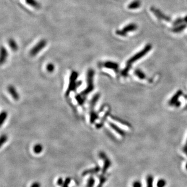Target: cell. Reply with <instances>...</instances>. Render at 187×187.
Here are the masks:
<instances>
[{
  "mask_svg": "<svg viewBox=\"0 0 187 187\" xmlns=\"http://www.w3.org/2000/svg\"><path fill=\"white\" fill-rule=\"evenodd\" d=\"M151 48H152V45L151 44H147V45L144 48L142 49V51H140L138 53L136 54L135 55L131 57L127 62L126 65L131 67L132 64L136 62L137 60H138L139 59L142 58V57H144L149 51H151Z\"/></svg>",
  "mask_w": 187,
  "mask_h": 187,
  "instance_id": "1",
  "label": "cell"
},
{
  "mask_svg": "<svg viewBox=\"0 0 187 187\" xmlns=\"http://www.w3.org/2000/svg\"><path fill=\"white\" fill-rule=\"evenodd\" d=\"M8 56V53L7 51L6 50L5 47H4L3 46H1V64H4Z\"/></svg>",
  "mask_w": 187,
  "mask_h": 187,
  "instance_id": "10",
  "label": "cell"
},
{
  "mask_svg": "<svg viewBox=\"0 0 187 187\" xmlns=\"http://www.w3.org/2000/svg\"><path fill=\"white\" fill-rule=\"evenodd\" d=\"M182 91H178L176 93L171 97V99L168 102V104L171 106H175L177 102H178V99L182 95Z\"/></svg>",
  "mask_w": 187,
  "mask_h": 187,
  "instance_id": "9",
  "label": "cell"
},
{
  "mask_svg": "<svg viewBox=\"0 0 187 187\" xmlns=\"http://www.w3.org/2000/svg\"><path fill=\"white\" fill-rule=\"evenodd\" d=\"M46 69H47V70L48 71V72H53L54 70L55 69V67H54L53 64H47Z\"/></svg>",
  "mask_w": 187,
  "mask_h": 187,
  "instance_id": "29",
  "label": "cell"
},
{
  "mask_svg": "<svg viewBox=\"0 0 187 187\" xmlns=\"http://www.w3.org/2000/svg\"><path fill=\"white\" fill-rule=\"evenodd\" d=\"M100 97V95L97 94L95 95L93 98L91 100V103H90V109H91V113H93L94 112V108L95 106V104H96L97 102H98V99Z\"/></svg>",
  "mask_w": 187,
  "mask_h": 187,
  "instance_id": "15",
  "label": "cell"
},
{
  "mask_svg": "<svg viewBox=\"0 0 187 187\" xmlns=\"http://www.w3.org/2000/svg\"><path fill=\"white\" fill-rule=\"evenodd\" d=\"M99 157L102 159V160H104V166L102 169V174L104 175L107 172V170L109 168L110 166L111 165V161L107 157V155L104 152L99 153Z\"/></svg>",
  "mask_w": 187,
  "mask_h": 187,
  "instance_id": "7",
  "label": "cell"
},
{
  "mask_svg": "<svg viewBox=\"0 0 187 187\" xmlns=\"http://www.w3.org/2000/svg\"><path fill=\"white\" fill-rule=\"evenodd\" d=\"M26 2L29 5L31 6L32 7L39 9L40 7V4L37 2L36 0H25Z\"/></svg>",
  "mask_w": 187,
  "mask_h": 187,
  "instance_id": "17",
  "label": "cell"
},
{
  "mask_svg": "<svg viewBox=\"0 0 187 187\" xmlns=\"http://www.w3.org/2000/svg\"><path fill=\"white\" fill-rule=\"evenodd\" d=\"M8 91L9 93L11 94L12 97L15 100H18L19 98L18 94L15 88L13 86H9L8 87Z\"/></svg>",
  "mask_w": 187,
  "mask_h": 187,
  "instance_id": "12",
  "label": "cell"
},
{
  "mask_svg": "<svg viewBox=\"0 0 187 187\" xmlns=\"http://www.w3.org/2000/svg\"><path fill=\"white\" fill-rule=\"evenodd\" d=\"M109 125L110 126V127L111 128H112L118 134H119L121 136H124V135H125L124 131L122 129H121L119 126L115 124L114 123H112V122H109Z\"/></svg>",
  "mask_w": 187,
  "mask_h": 187,
  "instance_id": "13",
  "label": "cell"
},
{
  "mask_svg": "<svg viewBox=\"0 0 187 187\" xmlns=\"http://www.w3.org/2000/svg\"><path fill=\"white\" fill-rule=\"evenodd\" d=\"M30 187H41V184L39 182H33Z\"/></svg>",
  "mask_w": 187,
  "mask_h": 187,
  "instance_id": "33",
  "label": "cell"
},
{
  "mask_svg": "<svg viewBox=\"0 0 187 187\" xmlns=\"http://www.w3.org/2000/svg\"><path fill=\"white\" fill-rule=\"evenodd\" d=\"M95 179L93 176H91L88 179L87 187H93L94 185L95 184Z\"/></svg>",
  "mask_w": 187,
  "mask_h": 187,
  "instance_id": "25",
  "label": "cell"
},
{
  "mask_svg": "<svg viewBox=\"0 0 187 187\" xmlns=\"http://www.w3.org/2000/svg\"><path fill=\"white\" fill-rule=\"evenodd\" d=\"M187 27V24L184 23L182 24H180L179 26H177L175 27L173 29V31L175 33H179V32H182L183 30H184Z\"/></svg>",
  "mask_w": 187,
  "mask_h": 187,
  "instance_id": "18",
  "label": "cell"
},
{
  "mask_svg": "<svg viewBox=\"0 0 187 187\" xmlns=\"http://www.w3.org/2000/svg\"><path fill=\"white\" fill-rule=\"evenodd\" d=\"M184 23V18H178L174 21L173 22V25H174V26H179L180 24H182Z\"/></svg>",
  "mask_w": 187,
  "mask_h": 187,
  "instance_id": "24",
  "label": "cell"
},
{
  "mask_svg": "<svg viewBox=\"0 0 187 187\" xmlns=\"http://www.w3.org/2000/svg\"><path fill=\"white\" fill-rule=\"evenodd\" d=\"M8 44L10 47V48L12 49V51H17L18 49V46L17 43H16V41L14 40L13 39H9L8 42Z\"/></svg>",
  "mask_w": 187,
  "mask_h": 187,
  "instance_id": "16",
  "label": "cell"
},
{
  "mask_svg": "<svg viewBox=\"0 0 187 187\" xmlns=\"http://www.w3.org/2000/svg\"><path fill=\"white\" fill-rule=\"evenodd\" d=\"M71 180V179L70 177L66 178V179L64 180V184L62 185V187H68V186L70 184Z\"/></svg>",
  "mask_w": 187,
  "mask_h": 187,
  "instance_id": "28",
  "label": "cell"
},
{
  "mask_svg": "<svg viewBox=\"0 0 187 187\" xmlns=\"http://www.w3.org/2000/svg\"><path fill=\"white\" fill-rule=\"evenodd\" d=\"M47 45V41L44 39L41 40L35 45L31 49L30 51V55L32 56H36L37 54L43 49Z\"/></svg>",
  "mask_w": 187,
  "mask_h": 187,
  "instance_id": "5",
  "label": "cell"
},
{
  "mask_svg": "<svg viewBox=\"0 0 187 187\" xmlns=\"http://www.w3.org/2000/svg\"><path fill=\"white\" fill-rule=\"evenodd\" d=\"M141 6V2L139 0H135L131 2L128 5V9H136Z\"/></svg>",
  "mask_w": 187,
  "mask_h": 187,
  "instance_id": "14",
  "label": "cell"
},
{
  "mask_svg": "<svg viewBox=\"0 0 187 187\" xmlns=\"http://www.w3.org/2000/svg\"><path fill=\"white\" fill-rule=\"evenodd\" d=\"M135 75L140 80H144L146 78V75L140 70L136 69L135 71Z\"/></svg>",
  "mask_w": 187,
  "mask_h": 187,
  "instance_id": "19",
  "label": "cell"
},
{
  "mask_svg": "<svg viewBox=\"0 0 187 187\" xmlns=\"http://www.w3.org/2000/svg\"><path fill=\"white\" fill-rule=\"evenodd\" d=\"M184 23L187 24V16H185V17L184 18Z\"/></svg>",
  "mask_w": 187,
  "mask_h": 187,
  "instance_id": "35",
  "label": "cell"
},
{
  "mask_svg": "<svg viewBox=\"0 0 187 187\" xmlns=\"http://www.w3.org/2000/svg\"><path fill=\"white\" fill-rule=\"evenodd\" d=\"M138 28L136 24L134 23H131L129 24H127L125 27H124L122 30H118L116 31V34L119 35L120 36L124 37L127 35L128 32L135 31Z\"/></svg>",
  "mask_w": 187,
  "mask_h": 187,
  "instance_id": "4",
  "label": "cell"
},
{
  "mask_svg": "<svg viewBox=\"0 0 187 187\" xmlns=\"http://www.w3.org/2000/svg\"><path fill=\"white\" fill-rule=\"evenodd\" d=\"M153 177L152 175H148L147 177V187H153Z\"/></svg>",
  "mask_w": 187,
  "mask_h": 187,
  "instance_id": "23",
  "label": "cell"
},
{
  "mask_svg": "<svg viewBox=\"0 0 187 187\" xmlns=\"http://www.w3.org/2000/svg\"><path fill=\"white\" fill-rule=\"evenodd\" d=\"M100 171V167H99V166H97L95 167L88 169L84 171L82 173V175L83 176H85L88 174H96L97 173H98Z\"/></svg>",
  "mask_w": 187,
  "mask_h": 187,
  "instance_id": "11",
  "label": "cell"
},
{
  "mask_svg": "<svg viewBox=\"0 0 187 187\" xmlns=\"http://www.w3.org/2000/svg\"><path fill=\"white\" fill-rule=\"evenodd\" d=\"M94 71L93 69L88 70L87 75V88L81 93V95L85 97L93 91L94 86Z\"/></svg>",
  "mask_w": 187,
  "mask_h": 187,
  "instance_id": "2",
  "label": "cell"
},
{
  "mask_svg": "<svg viewBox=\"0 0 187 187\" xmlns=\"http://www.w3.org/2000/svg\"><path fill=\"white\" fill-rule=\"evenodd\" d=\"M82 97L83 96L82 95H78L76 97V99L77 100L78 103L80 104H83L84 103V99Z\"/></svg>",
  "mask_w": 187,
  "mask_h": 187,
  "instance_id": "30",
  "label": "cell"
},
{
  "mask_svg": "<svg viewBox=\"0 0 187 187\" xmlns=\"http://www.w3.org/2000/svg\"><path fill=\"white\" fill-rule=\"evenodd\" d=\"M104 66L108 69L113 70L115 72H118L119 67V66L117 63L112 62H105L104 64Z\"/></svg>",
  "mask_w": 187,
  "mask_h": 187,
  "instance_id": "8",
  "label": "cell"
},
{
  "mask_svg": "<svg viewBox=\"0 0 187 187\" xmlns=\"http://www.w3.org/2000/svg\"><path fill=\"white\" fill-rule=\"evenodd\" d=\"M133 187H142V184L139 181H135L133 184Z\"/></svg>",
  "mask_w": 187,
  "mask_h": 187,
  "instance_id": "31",
  "label": "cell"
},
{
  "mask_svg": "<svg viewBox=\"0 0 187 187\" xmlns=\"http://www.w3.org/2000/svg\"><path fill=\"white\" fill-rule=\"evenodd\" d=\"M166 184V182L165 180L164 179H161L158 180L157 186V187H164L165 186Z\"/></svg>",
  "mask_w": 187,
  "mask_h": 187,
  "instance_id": "26",
  "label": "cell"
},
{
  "mask_svg": "<svg viewBox=\"0 0 187 187\" xmlns=\"http://www.w3.org/2000/svg\"><path fill=\"white\" fill-rule=\"evenodd\" d=\"M186 168L187 169V164H186Z\"/></svg>",
  "mask_w": 187,
  "mask_h": 187,
  "instance_id": "36",
  "label": "cell"
},
{
  "mask_svg": "<svg viewBox=\"0 0 187 187\" xmlns=\"http://www.w3.org/2000/svg\"><path fill=\"white\" fill-rule=\"evenodd\" d=\"M43 150V147L40 144H36L33 148V151L35 153L39 154Z\"/></svg>",
  "mask_w": 187,
  "mask_h": 187,
  "instance_id": "21",
  "label": "cell"
},
{
  "mask_svg": "<svg viewBox=\"0 0 187 187\" xmlns=\"http://www.w3.org/2000/svg\"><path fill=\"white\" fill-rule=\"evenodd\" d=\"M0 125L1 126L2 125L3 123H4L5 121L6 120L7 117V114L6 112H2L0 116Z\"/></svg>",
  "mask_w": 187,
  "mask_h": 187,
  "instance_id": "22",
  "label": "cell"
},
{
  "mask_svg": "<svg viewBox=\"0 0 187 187\" xmlns=\"http://www.w3.org/2000/svg\"><path fill=\"white\" fill-rule=\"evenodd\" d=\"M78 77V72L76 71H72L71 72V74L70 77L69 84L68 86V88L66 91V96L68 97L69 95V94L70 93L71 91L74 90L75 88H77V86L76 83V80L77 79Z\"/></svg>",
  "mask_w": 187,
  "mask_h": 187,
  "instance_id": "3",
  "label": "cell"
},
{
  "mask_svg": "<svg viewBox=\"0 0 187 187\" xmlns=\"http://www.w3.org/2000/svg\"><path fill=\"white\" fill-rule=\"evenodd\" d=\"M64 182L63 180V179L62 178V177H60L57 181V184L59 186L62 187V186L64 184Z\"/></svg>",
  "mask_w": 187,
  "mask_h": 187,
  "instance_id": "32",
  "label": "cell"
},
{
  "mask_svg": "<svg viewBox=\"0 0 187 187\" xmlns=\"http://www.w3.org/2000/svg\"><path fill=\"white\" fill-rule=\"evenodd\" d=\"M183 151H184V152L185 153V154L187 155V142H186V144L184 145V148H183Z\"/></svg>",
  "mask_w": 187,
  "mask_h": 187,
  "instance_id": "34",
  "label": "cell"
},
{
  "mask_svg": "<svg viewBox=\"0 0 187 187\" xmlns=\"http://www.w3.org/2000/svg\"><path fill=\"white\" fill-rule=\"evenodd\" d=\"M99 179V184L98 185L97 187H102L103 185L104 184L105 182L107 181V178L105 177L104 175L102 174L100 175H98V176Z\"/></svg>",
  "mask_w": 187,
  "mask_h": 187,
  "instance_id": "20",
  "label": "cell"
},
{
  "mask_svg": "<svg viewBox=\"0 0 187 187\" xmlns=\"http://www.w3.org/2000/svg\"><path fill=\"white\" fill-rule=\"evenodd\" d=\"M7 140V137L5 135H2L1 137V140H0V142H1V146H2L6 142Z\"/></svg>",
  "mask_w": 187,
  "mask_h": 187,
  "instance_id": "27",
  "label": "cell"
},
{
  "mask_svg": "<svg viewBox=\"0 0 187 187\" xmlns=\"http://www.w3.org/2000/svg\"><path fill=\"white\" fill-rule=\"evenodd\" d=\"M150 10L158 19L160 20H163L165 22H170V20H171V18L169 16L166 15L162 11L155 7H151Z\"/></svg>",
  "mask_w": 187,
  "mask_h": 187,
  "instance_id": "6",
  "label": "cell"
}]
</instances>
